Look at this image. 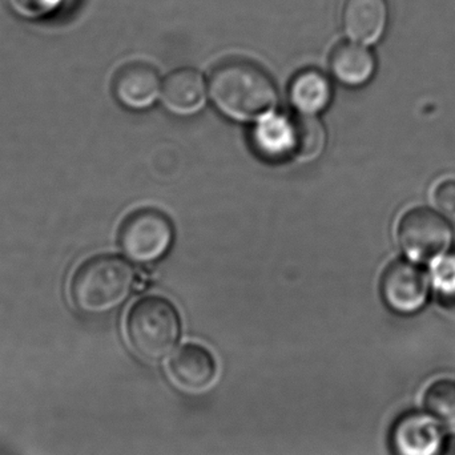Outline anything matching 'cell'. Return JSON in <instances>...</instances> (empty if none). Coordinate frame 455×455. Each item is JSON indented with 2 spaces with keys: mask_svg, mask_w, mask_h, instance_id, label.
Returning <instances> with one entry per match:
<instances>
[{
  "mask_svg": "<svg viewBox=\"0 0 455 455\" xmlns=\"http://www.w3.org/2000/svg\"><path fill=\"white\" fill-rule=\"evenodd\" d=\"M210 91L208 79L194 67L173 69L163 79V104L179 116H191L204 108Z\"/></svg>",
  "mask_w": 455,
  "mask_h": 455,
  "instance_id": "obj_11",
  "label": "cell"
},
{
  "mask_svg": "<svg viewBox=\"0 0 455 455\" xmlns=\"http://www.w3.org/2000/svg\"><path fill=\"white\" fill-rule=\"evenodd\" d=\"M289 100L299 114L317 115L328 108L333 99L331 75L313 67L294 74L289 83Z\"/></svg>",
  "mask_w": 455,
  "mask_h": 455,
  "instance_id": "obj_13",
  "label": "cell"
},
{
  "mask_svg": "<svg viewBox=\"0 0 455 455\" xmlns=\"http://www.w3.org/2000/svg\"><path fill=\"white\" fill-rule=\"evenodd\" d=\"M159 71L146 61L125 64L115 75L112 92L120 106L130 111H146L162 96Z\"/></svg>",
  "mask_w": 455,
  "mask_h": 455,
  "instance_id": "obj_9",
  "label": "cell"
},
{
  "mask_svg": "<svg viewBox=\"0 0 455 455\" xmlns=\"http://www.w3.org/2000/svg\"><path fill=\"white\" fill-rule=\"evenodd\" d=\"M210 98L216 108L240 123H259L275 114L278 88L269 72L248 59L221 61L208 76Z\"/></svg>",
  "mask_w": 455,
  "mask_h": 455,
  "instance_id": "obj_1",
  "label": "cell"
},
{
  "mask_svg": "<svg viewBox=\"0 0 455 455\" xmlns=\"http://www.w3.org/2000/svg\"><path fill=\"white\" fill-rule=\"evenodd\" d=\"M392 20L389 0H344L339 27L345 39L376 48L387 37Z\"/></svg>",
  "mask_w": 455,
  "mask_h": 455,
  "instance_id": "obj_6",
  "label": "cell"
},
{
  "mask_svg": "<svg viewBox=\"0 0 455 455\" xmlns=\"http://www.w3.org/2000/svg\"><path fill=\"white\" fill-rule=\"evenodd\" d=\"M68 0H5L11 12L27 21H43L58 15Z\"/></svg>",
  "mask_w": 455,
  "mask_h": 455,
  "instance_id": "obj_17",
  "label": "cell"
},
{
  "mask_svg": "<svg viewBox=\"0 0 455 455\" xmlns=\"http://www.w3.org/2000/svg\"><path fill=\"white\" fill-rule=\"evenodd\" d=\"M254 149L270 162L293 160L294 130L291 116L270 115L257 123L251 133Z\"/></svg>",
  "mask_w": 455,
  "mask_h": 455,
  "instance_id": "obj_14",
  "label": "cell"
},
{
  "mask_svg": "<svg viewBox=\"0 0 455 455\" xmlns=\"http://www.w3.org/2000/svg\"><path fill=\"white\" fill-rule=\"evenodd\" d=\"M427 413L448 424L455 422V381L438 379L433 382L424 395Z\"/></svg>",
  "mask_w": 455,
  "mask_h": 455,
  "instance_id": "obj_16",
  "label": "cell"
},
{
  "mask_svg": "<svg viewBox=\"0 0 455 455\" xmlns=\"http://www.w3.org/2000/svg\"><path fill=\"white\" fill-rule=\"evenodd\" d=\"M125 334L139 358L148 363H162L175 350L180 339V315L168 299L146 297L131 309Z\"/></svg>",
  "mask_w": 455,
  "mask_h": 455,
  "instance_id": "obj_3",
  "label": "cell"
},
{
  "mask_svg": "<svg viewBox=\"0 0 455 455\" xmlns=\"http://www.w3.org/2000/svg\"><path fill=\"white\" fill-rule=\"evenodd\" d=\"M381 294L393 312L413 315L427 301L429 283L419 267L405 259H397L385 269Z\"/></svg>",
  "mask_w": 455,
  "mask_h": 455,
  "instance_id": "obj_7",
  "label": "cell"
},
{
  "mask_svg": "<svg viewBox=\"0 0 455 455\" xmlns=\"http://www.w3.org/2000/svg\"><path fill=\"white\" fill-rule=\"evenodd\" d=\"M218 363L210 350L189 344L173 355L168 373L179 389L192 395L205 392L218 379Z\"/></svg>",
  "mask_w": 455,
  "mask_h": 455,
  "instance_id": "obj_12",
  "label": "cell"
},
{
  "mask_svg": "<svg viewBox=\"0 0 455 455\" xmlns=\"http://www.w3.org/2000/svg\"><path fill=\"white\" fill-rule=\"evenodd\" d=\"M329 75L334 82L347 88L368 85L379 68L374 47L342 39L331 48L328 58Z\"/></svg>",
  "mask_w": 455,
  "mask_h": 455,
  "instance_id": "obj_10",
  "label": "cell"
},
{
  "mask_svg": "<svg viewBox=\"0 0 455 455\" xmlns=\"http://www.w3.org/2000/svg\"><path fill=\"white\" fill-rule=\"evenodd\" d=\"M441 455H455V435H448Z\"/></svg>",
  "mask_w": 455,
  "mask_h": 455,
  "instance_id": "obj_19",
  "label": "cell"
},
{
  "mask_svg": "<svg viewBox=\"0 0 455 455\" xmlns=\"http://www.w3.org/2000/svg\"><path fill=\"white\" fill-rule=\"evenodd\" d=\"M433 203L441 212L454 215L455 213V180L448 179V180L441 181L435 186L432 195Z\"/></svg>",
  "mask_w": 455,
  "mask_h": 455,
  "instance_id": "obj_18",
  "label": "cell"
},
{
  "mask_svg": "<svg viewBox=\"0 0 455 455\" xmlns=\"http://www.w3.org/2000/svg\"><path fill=\"white\" fill-rule=\"evenodd\" d=\"M294 130L293 160L315 162L326 147V131L317 115L299 114L291 116Z\"/></svg>",
  "mask_w": 455,
  "mask_h": 455,
  "instance_id": "obj_15",
  "label": "cell"
},
{
  "mask_svg": "<svg viewBox=\"0 0 455 455\" xmlns=\"http://www.w3.org/2000/svg\"><path fill=\"white\" fill-rule=\"evenodd\" d=\"M443 421L427 411L403 414L392 429L393 455H441L446 441Z\"/></svg>",
  "mask_w": 455,
  "mask_h": 455,
  "instance_id": "obj_8",
  "label": "cell"
},
{
  "mask_svg": "<svg viewBox=\"0 0 455 455\" xmlns=\"http://www.w3.org/2000/svg\"><path fill=\"white\" fill-rule=\"evenodd\" d=\"M175 229L167 215L152 208L128 216L120 229L119 243L132 261L149 264L163 259L172 246Z\"/></svg>",
  "mask_w": 455,
  "mask_h": 455,
  "instance_id": "obj_4",
  "label": "cell"
},
{
  "mask_svg": "<svg viewBox=\"0 0 455 455\" xmlns=\"http://www.w3.org/2000/svg\"><path fill=\"white\" fill-rule=\"evenodd\" d=\"M397 237L401 249L411 261L429 262L448 251L453 229L440 213L419 207L403 216Z\"/></svg>",
  "mask_w": 455,
  "mask_h": 455,
  "instance_id": "obj_5",
  "label": "cell"
},
{
  "mask_svg": "<svg viewBox=\"0 0 455 455\" xmlns=\"http://www.w3.org/2000/svg\"><path fill=\"white\" fill-rule=\"evenodd\" d=\"M135 283V270L125 259L117 256L95 257L84 262L75 275L72 302L84 315H108L124 304Z\"/></svg>",
  "mask_w": 455,
  "mask_h": 455,
  "instance_id": "obj_2",
  "label": "cell"
}]
</instances>
